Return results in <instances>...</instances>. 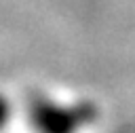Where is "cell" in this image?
Instances as JSON below:
<instances>
[{"label":"cell","mask_w":135,"mask_h":133,"mask_svg":"<svg viewBox=\"0 0 135 133\" xmlns=\"http://www.w3.org/2000/svg\"><path fill=\"white\" fill-rule=\"evenodd\" d=\"M8 118V108H6V101L0 97V127L4 125V120Z\"/></svg>","instance_id":"cell-1"}]
</instances>
